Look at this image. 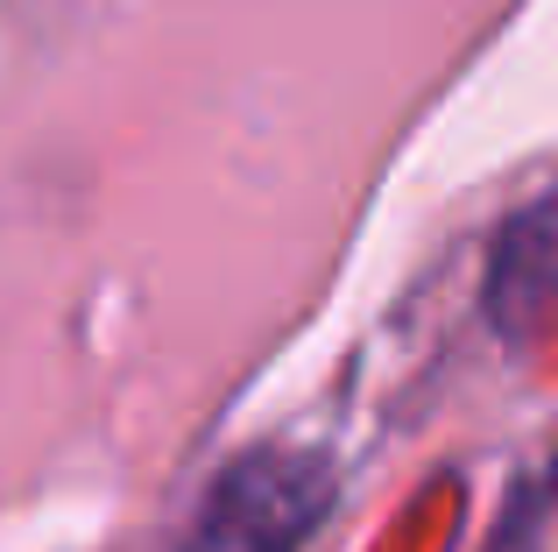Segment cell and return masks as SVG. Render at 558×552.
<instances>
[{"mask_svg": "<svg viewBox=\"0 0 558 552\" xmlns=\"http://www.w3.org/2000/svg\"><path fill=\"white\" fill-rule=\"evenodd\" d=\"M332 511V460L312 446H247L213 475L178 552H298Z\"/></svg>", "mask_w": 558, "mask_h": 552, "instance_id": "cell-1", "label": "cell"}]
</instances>
